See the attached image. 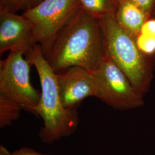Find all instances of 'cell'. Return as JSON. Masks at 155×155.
<instances>
[{"label":"cell","instance_id":"2","mask_svg":"<svg viewBox=\"0 0 155 155\" xmlns=\"http://www.w3.org/2000/svg\"><path fill=\"white\" fill-rule=\"evenodd\" d=\"M27 59L36 68L41 84V97L36 112L43 121L39 136L47 143L70 136L78 127L76 109L65 108L61 102L56 73L45 58L39 44L34 46Z\"/></svg>","mask_w":155,"mask_h":155},{"label":"cell","instance_id":"11","mask_svg":"<svg viewBox=\"0 0 155 155\" xmlns=\"http://www.w3.org/2000/svg\"><path fill=\"white\" fill-rule=\"evenodd\" d=\"M23 109L16 102L0 94V127L11 125L18 118Z\"/></svg>","mask_w":155,"mask_h":155},{"label":"cell","instance_id":"15","mask_svg":"<svg viewBox=\"0 0 155 155\" xmlns=\"http://www.w3.org/2000/svg\"><path fill=\"white\" fill-rule=\"evenodd\" d=\"M140 33L155 38V17H150L144 22Z\"/></svg>","mask_w":155,"mask_h":155},{"label":"cell","instance_id":"9","mask_svg":"<svg viewBox=\"0 0 155 155\" xmlns=\"http://www.w3.org/2000/svg\"><path fill=\"white\" fill-rule=\"evenodd\" d=\"M114 17L118 24L134 37L140 33L144 22L150 18L143 9L129 0H118Z\"/></svg>","mask_w":155,"mask_h":155},{"label":"cell","instance_id":"7","mask_svg":"<svg viewBox=\"0 0 155 155\" xmlns=\"http://www.w3.org/2000/svg\"><path fill=\"white\" fill-rule=\"evenodd\" d=\"M36 44L32 23L27 17L0 12V55L7 51L26 55Z\"/></svg>","mask_w":155,"mask_h":155},{"label":"cell","instance_id":"17","mask_svg":"<svg viewBox=\"0 0 155 155\" xmlns=\"http://www.w3.org/2000/svg\"><path fill=\"white\" fill-rule=\"evenodd\" d=\"M0 155H11V153L4 145H1L0 146Z\"/></svg>","mask_w":155,"mask_h":155},{"label":"cell","instance_id":"10","mask_svg":"<svg viewBox=\"0 0 155 155\" xmlns=\"http://www.w3.org/2000/svg\"><path fill=\"white\" fill-rule=\"evenodd\" d=\"M81 8L93 16L101 19L114 13L118 0H79Z\"/></svg>","mask_w":155,"mask_h":155},{"label":"cell","instance_id":"6","mask_svg":"<svg viewBox=\"0 0 155 155\" xmlns=\"http://www.w3.org/2000/svg\"><path fill=\"white\" fill-rule=\"evenodd\" d=\"M24 55L21 52H10L7 58L0 61V94L36 115L41 93L31 82L32 64Z\"/></svg>","mask_w":155,"mask_h":155},{"label":"cell","instance_id":"3","mask_svg":"<svg viewBox=\"0 0 155 155\" xmlns=\"http://www.w3.org/2000/svg\"><path fill=\"white\" fill-rule=\"evenodd\" d=\"M106 54L124 72L142 95L149 87V67L135 38L118 24L114 13L100 19Z\"/></svg>","mask_w":155,"mask_h":155},{"label":"cell","instance_id":"4","mask_svg":"<svg viewBox=\"0 0 155 155\" xmlns=\"http://www.w3.org/2000/svg\"><path fill=\"white\" fill-rule=\"evenodd\" d=\"M92 72L97 88L96 97L107 105L120 110L133 109L144 105L143 95L105 52Z\"/></svg>","mask_w":155,"mask_h":155},{"label":"cell","instance_id":"8","mask_svg":"<svg viewBox=\"0 0 155 155\" xmlns=\"http://www.w3.org/2000/svg\"><path fill=\"white\" fill-rule=\"evenodd\" d=\"M56 77L61 102L66 109H77L84 99L97 96L93 72L83 67H69L56 73Z\"/></svg>","mask_w":155,"mask_h":155},{"label":"cell","instance_id":"13","mask_svg":"<svg viewBox=\"0 0 155 155\" xmlns=\"http://www.w3.org/2000/svg\"><path fill=\"white\" fill-rule=\"evenodd\" d=\"M135 38L140 51L145 55L155 54V38L139 33Z\"/></svg>","mask_w":155,"mask_h":155},{"label":"cell","instance_id":"5","mask_svg":"<svg viewBox=\"0 0 155 155\" xmlns=\"http://www.w3.org/2000/svg\"><path fill=\"white\" fill-rule=\"evenodd\" d=\"M81 9L79 0H43L22 15L33 25L36 41L45 55L58 34Z\"/></svg>","mask_w":155,"mask_h":155},{"label":"cell","instance_id":"12","mask_svg":"<svg viewBox=\"0 0 155 155\" xmlns=\"http://www.w3.org/2000/svg\"><path fill=\"white\" fill-rule=\"evenodd\" d=\"M43 0H0V12L16 13L26 12L38 5Z\"/></svg>","mask_w":155,"mask_h":155},{"label":"cell","instance_id":"16","mask_svg":"<svg viewBox=\"0 0 155 155\" xmlns=\"http://www.w3.org/2000/svg\"><path fill=\"white\" fill-rule=\"evenodd\" d=\"M11 155H51L42 154L29 148H22L11 153Z\"/></svg>","mask_w":155,"mask_h":155},{"label":"cell","instance_id":"1","mask_svg":"<svg viewBox=\"0 0 155 155\" xmlns=\"http://www.w3.org/2000/svg\"><path fill=\"white\" fill-rule=\"evenodd\" d=\"M105 55L99 19L81 9L44 55L56 73L79 66L93 72Z\"/></svg>","mask_w":155,"mask_h":155},{"label":"cell","instance_id":"14","mask_svg":"<svg viewBox=\"0 0 155 155\" xmlns=\"http://www.w3.org/2000/svg\"><path fill=\"white\" fill-rule=\"evenodd\" d=\"M143 9L150 17H155V0H129Z\"/></svg>","mask_w":155,"mask_h":155}]
</instances>
